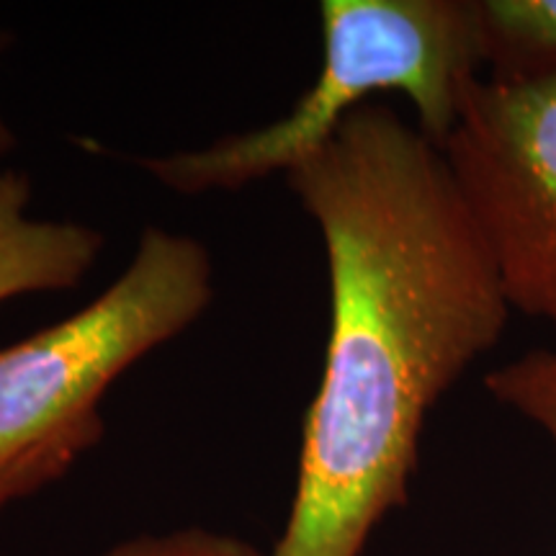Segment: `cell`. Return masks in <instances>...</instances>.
I'll list each match as a JSON object with an SVG mask.
<instances>
[{
	"instance_id": "4",
	"label": "cell",
	"mask_w": 556,
	"mask_h": 556,
	"mask_svg": "<svg viewBox=\"0 0 556 556\" xmlns=\"http://www.w3.org/2000/svg\"><path fill=\"white\" fill-rule=\"evenodd\" d=\"M441 152L510 307L556 328V70L471 83Z\"/></svg>"
},
{
	"instance_id": "8",
	"label": "cell",
	"mask_w": 556,
	"mask_h": 556,
	"mask_svg": "<svg viewBox=\"0 0 556 556\" xmlns=\"http://www.w3.org/2000/svg\"><path fill=\"white\" fill-rule=\"evenodd\" d=\"M99 556H266L250 541L201 526L176 528L168 533H144L119 541Z\"/></svg>"
},
{
	"instance_id": "3",
	"label": "cell",
	"mask_w": 556,
	"mask_h": 556,
	"mask_svg": "<svg viewBox=\"0 0 556 556\" xmlns=\"http://www.w3.org/2000/svg\"><path fill=\"white\" fill-rule=\"evenodd\" d=\"M214 299V263L191 235L144 227L93 302L0 348V484L21 497L58 482L103 435L101 400Z\"/></svg>"
},
{
	"instance_id": "6",
	"label": "cell",
	"mask_w": 556,
	"mask_h": 556,
	"mask_svg": "<svg viewBox=\"0 0 556 556\" xmlns=\"http://www.w3.org/2000/svg\"><path fill=\"white\" fill-rule=\"evenodd\" d=\"M490 78L518 80L556 70V0H477Z\"/></svg>"
},
{
	"instance_id": "10",
	"label": "cell",
	"mask_w": 556,
	"mask_h": 556,
	"mask_svg": "<svg viewBox=\"0 0 556 556\" xmlns=\"http://www.w3.org/2000/svg\"><path fill=\"white\" fill-rule=\"evenodd\" d=\"M9 503H16V495L5 484H0V510H3Z\"/></svg>"
},
{
	"instance_id": "9",
	"label": "cell",
	"mask_w": 556,
	"mask_h": 556,
	"mask_svg": "<svg viewBox=\"0 0 556 556\" xmlns=\"http://www.w3.org/2000/svg\"><path fill=\"white\" fill-rule=\"evenodd\" d=\"M0 45H3V34H0ZM13 150H16V135H13L9 122H5L3 114H0V157H5Z\"/></svg>"
},
{
	"instance_id": "5",
	"label": "cell",
	"mask_w": 556,
	"mask_h": 556,
	"mask_svg": "<svg viewBox=\"0 0 556 556\" xmlns=\"http://www.w3.org/2000/svg\"><path fill=\"white\" fill-rule=\"evenodd\" d=\"M26 170H0V304L24 294L80 287L106 245L101 229L73 219H37Z\"/></svg>"
},
{
	"instance_id": "2",
	"label": "cell",
	"mask_w": 556,
	"mask_h": 556,
	"mask_svg": "<svg viewBox=\"0 0 556 556\" xmlns=\"http://www.w3.org/2000/svg\"><path fill=\"white\" fill-rule=\"evenodd\" d=\"M319 24L323 67L281 119L135 163L180 197L240 191L274 173L287 176L368 96L389 90L407 96L417 129L435 148L446 142L467 90L482 78L477 0H325Z\"/></svg>"
},
{
	"instance_id": "1",
	"label": "cell",
	"mask_w": 556,
	"mask_h": 556,
	"mask_svg": "<svg viewBox=\"0 0 556 556\" xmlns=\"http://www.w3.org/2000/svg\"><path fill=\"white\" fill-rule=\"evenodd\" d=\"M287 184L323 235L330 336L266 556H361L407 505L430 409L513 307L441 148L384 103L353 111Z\"/></svg>"
},
{
	"instance_id": "7",
	"label": "cell",
	"mask_w": 556,
	"mask_h": 556,
	"mask_svg": "<svg viewBox=\"0 0 556 556\" xmlns=\"http://www.w3.org/2000/svg\"><path fill=\"white\" fill-rule=\"evenodd\" d=\"M484 389L544 430L556 448V348L528 351L495 368L484 377Z\"/></svg>"
}]
</instances>
